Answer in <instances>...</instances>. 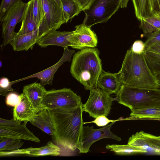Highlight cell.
Segmentation results:
<instances>
[{
	"label": "cell",
	"instance_id": "cb8c5ba5",
	"mask_svg": "<svg viewBox=\"0 0 160 160\" xmlns=\"http://www.w3.org/2000/svg\"><path fill=\"white\" fill-rule=\"evenodd\" d=\"M130 116L125 119L131 120H153L160 121V107H153L131 112Z\"/></svg>",
	"mask_w": 160,
	"mask_h": 160
},
{
	"label": "cell",
	"instance_id": "7402d4cb",
	"mask_svg": "<svg viewBox=\"0 0 160 160\" xmlns=\"http://www.w3.org/2000/svg\"><path fill=\"white\" fill-rule=\"evenodd\" d=\"M36 114L31 108L29 101L24 94L20 103L14 107L13 109V118L15 120L21 122H29Z\"/></svg>",
	"mask_w": 160,
	"mask_h": 160
},
{
	"label": "cell",
	"instance_id": "30bf717a",
	"mask_svg": "<svg viewBox=\"0 0 160 160\" xmlns=\"http://www.w3.org/2000/svg\"><path fill=\"white\" fill-rule=\"evenodd\" d=\"M27 6V2L20 0L1 21L3 47L9 44L12 41L15 32V27L22 21Z\"/></svg>",
	"mask_w": 160,
	"mask_h": 160
},
{
	"label": "cell",
	"instance_id": "74e56055",
	"mask_svg": "<svg viewBox=\"0 0 160 160\" xmlns=\"http://www.w3.org/2000/svg\"><path fill=\"white\" fill-rule=\"evenodd\" d=\"M79 5L82 11L87 9L92 0H74Z\"/></svg>",
	"mask_w": 160,
	"mask_h": 160
},
{
	"label": "cell",
	"instance_id": "8d00e7d4",
	"mask_svg": "<svg viewBox=\"0 0 160 160\" xmlns=\"http://www.w3.org/2000/svg\"><path fill=\"white\" fill-rule=\"evenodd\" d=\"M21 121L15 120L13 118L11 120L0 118V126L12 127L21 124Z\"/></svg>",
	"mask_w": 160,
	"mask_h": 160
},
{
	"label": "cell",
	"instance_id": "6da1fadb",
	"mask_svg": "<svg viewBox=\"0 0 160 160\" xmlns=\"http://www.w3.org/2000/svg\"><path fill=\"white\" fill-rule=\"evenodd\" d=\"M82 105L72 109H48L54 125L52 137L58 146L73 151L77 148L83 125Z\"/></svg>",
	"mask_w": 160,
	"mask_h": 160
},
{
	"label": "cell",
	"instance_id": "5b68a950",
	"mask_svg": "<svg viewBox=\"0 0 160 160\" xmlns=\"http://www.w3.org/2000/svg\"><path fill=\"white\" fill-rule=\"evenodd\" d=\"M121 0H92L83 11V23L90 28L96 24L106 22L120 8Z\"/></svg>",
	"mask_w": 160,
	"mask_h": 160
},
{
	"label": "cell",
	"instance_id": "4fadbf2b",
	"mask_svg": "<svg viewBox=\"0 0 160 160\" xmlns=\"http://www.w3.org/2000/svg\"><path fill=\"white\" fill-rule=\"evenodd\" d=\"M128 144L142 148L147 152L160 155V136H154L141 131L130 137Z\"/></svg>",
	"mask_w": 160,
	"mask_h": 160
},
{
	"label": "cell",
	"instance_id": "8992f818",
	"mask_svg": "<svg viewBox=\"0 0 160 160\" xmlns=\"http://www.w3.org/2000/svg\"><path fill=\"white\" fill-rule=\"evenodd\" d=\"M82 103L81 98L70 88H63L47 91L44 95L42 105L48 110L57 108H74Z\"/></svg>",
	"mask_w": 160,
	"mask_h": 160
},
{
	"label": "cell",
	"instance_id": "52a82bcc",
	"mask_svg": "<svg viewBox=\"0 0 160 160\" xmlns=\"http://www.w3.org/2000/svg\"><path fill=\"white\" fill-rule=\"evenodd\" d=\"M90 90L88 98L82 105L83 111L88 112L90 116L94 118L102 115L107 116L110 112L112 102L118 100L117 98H112L110 94L99 88Z\"/></svg>",
	"mask_w": 160,
	"mask_h": 160
},
{
	"label": "cell",
	"instance_id": "7bdbcfd3",
	"mask_svg": "<svg viewBox=\"0 0 160 160\" xmlns=\"http://www.w3.org/2000/svg\"><path fill=\"white\" fill-rule=\"evenodd\" d=\"M158 4L159 7V13H160V0H157Z\"/></svg>",
	"mask_w": 160,
	"mask_h": 160
},
{
	"label": "cell",
	"instance_id": "f1b7e54d",
	"mask_svg": "<svg viewBox=\"0 0 160 160\" xmlns=\"http://www.w3.org/2000/svg\"><path fill=\"white\" fill-rule=\"evenodd\" d=\"M24 142L21 140L0 137V151H12L19 149Z\"/></svg>",
	"mask_w": 160,
	"mask_h": 160
},
{
	"label": "cell",
	"instance_id": "1f68e13d",
	"mask_svg": "<svg viewBox=\"0 0 160 160\" xmlns=\"http://www.w3.org/2000/svg\"><path fill=\"white\" fill-rule=\"evenodd\" d=\"M23 96V93L20 95L13 92L9 93L6 96V103L8 106L14 107L20 103Z\"/></svg>",
	"mask_w": 160,
	"mask_h": 160
},
{
	"label": "cell",
	"instance_id": "603a6c76",
	"mask_svg": "<svg viewBox=\"0 0 160 160\" xmlns=\"http://www.w3.org/2000/svg\"><path fill=\"white\" fill-rule=\"evenodd\" d=\"M27 3L28 6L22 22L21 28L17 32L20 34L28 33L38 28L36 24L33 17V0H30Z\"/></svg>",
	"mask_w": 160,
	"mask_h": 160
},
{
	"label": "cell",
	"instance_id": "e575fe53",
	"mask_svg": "<svg viewBox=\"0 0 160 160\" xmlns=\"http://www.w3.org/2000/svg\"><path fill=\"white\" fill-rule=\"evenodd\" d=\"M117 121V120L109 119L106 117V116L102 115L97 117L92 121L88 122H83V124L89 123H94L99 127L104 126H106L110 122H115Z\"/></svg>",
	"mask_w": 160,
	"mask_h": 160
},
{
	"label": "cell",
	"instance_id": "8fae6325",
	"mask_svg": "<svg viewBox=\"0 0 160 160\" xmlns=\"http://www.w3.org/2000/svg\"><path fill=\"white\" fill-rule=\"evenodd\" d=\"M75 28L71 37L72 48L82 49L97 46V37L90 28L82 23L76 26Z\"/></svg>",
	"mask_w": 160,
	"mask_h": 160
},
{
	"label": "cell",
	"instance_id": "5bb4252c",
	"mask_svg": "<svg viewBox=\"0 0 160 160\" xmlns=\"http://www.w3.org/2000/svg\"><path fill=\"white\" fill-rule=\"evenodd\" d=\"M61 149L58 145L51 141L44 146L38 148H29L12 151H0L1 157L28 155L34 156H57L60 154Z\"/></svg>",
	"mask_w": 160,
	"mask_h": 160
},
{
	"label": "cell",
	"instance_id": "83f0119b",
	"mask_svg": "<svg viewBox=\"0 0 160 160\" xmlns=\"http://www.w3.org/2000/svg\"><path fill=\"white\" fill-rule=\"evenodd\" d=\"M144 55L147 64L156 76L160 74V54L149 51L146 49Z\"/></svg>",
	"mask_w": 160,
	"mask_h": 160
},
{
	"label": "cell",
	"instance_id": "f35d334b",
	"mask_svg": "<svg viewBox=\"0 0 160 160\" xmlns=\"http://www.w3.org/2000/svg\"><path fill=\"white\" fill-rule=\"evenodd\" d=\"M146 49L149 51L160 54V41L152 44Z\"/></svg>",
	"mask_w": 160,
	"mask_h": 160
},
{
	"label": "cell",
	"instance_id": "d590c367",
	"mask_svg": "<svg viewBox=\"0 0 160 160\" xmlns=\"http://www.w3.org/2000/svg\"><path fill=\"white\" fill-rule=\"evenodd\" d=\"M131 48L135 53H140L144 52L146 48L143 42L141 40H137L134 42Z\"/></svg>",
	"mask_w": 160,
	"mask_h": 160
},
{
	"label": "cell",
	"instance_id": "e0dca14e",
	"mask_svg": "<svg viewBox=\"0 0 160 160\" xmlns=\"http://www.w3.org/2000/svg\"><path fill=\"white\" fill-rule=\"evenodd\" d=\"M72 31H57L52 30L42 37L37 43L41 48L51 45L65 48L72 46Z\"/></svg>",
	"mask_w": 160,
	"mask_h": 160
},
{
	"label": "cell",
	"instance_id": "f546056e",
	"mask_svg": "<svg viewBox=\"0 0 160 160\" xmlns=\"http://www.w3.org/2000/svg\"><path fill=\"white\" fill-rule=\"evenodd\" d=\"M33 15L38 28L40 25L44 17V12L41 0H33Z\"/></svg>",
	"mask_w": 160,
	"mask_h": 160
},
{
	"label": "cell",
	"instance_id": "ffe728a7",
	"mask_svg": "<svg viewBox=\"0 0 160 160\" xmlns=\"http://www.w3.org/2000/svg\"><path fill=\"white\" fill-rule=\"evenodd\" d=\"M136 17L139 20L159 13L157 0H132Z\"/></svg>",
	"mask_w": 160,
	"mask_h": 160
},
{
	"label": "cell",
	"instance_id": "ac0fdd59",
	"mask_svg": "<svg viewBox=\"0 0 160 160\" xmlns=\"http://www.w3.org/2000/svg\"><path fill=\"white\" fill-rule=\"evenodd\" d=\"M42 36L40 34L38 28L33 31L23 34L15 32L9 44L14 51H27L32 49L33 46L37 43Z\"/></svg>",
	"mask_w": 160,
	"mask_h": 160
},
{
	"label": "cell",
	"instance_id": "7c38bea8",
	"mask_svg": "<svg viewBox=\"0 0 160 160\" xmlns=\"http://www.w3.org/2000/svg\"><path fill=\"white\" fill-rule=\"evenodd\" d=\"M75 51L69 49L68 47L64 48L62 56L57 62L51 67L40 72L26 77L11 82L12 84L14 83L32 78H37L40 81V84L43 86L46 85L52 84L54 75L58 68L66 62H70Z\"/></svg>",
	"mask_w": 160,
	"mask_h": 160
},
{
	"label": "cell",
	"instance_id": "4dcf8cb0",
	"mask_svg": "<svg viewBox=\"0 0 160 160\" xmlns=\"http://www.w3.org/2000/svg\"><path fill=\"white\" fill-rule=\"evenodd\" d=\"M20 0H2L0 7V20L1 22L8 12Z\"/></svg>",
	"mask_w": 160,
	"mask_h": 160
},
{
	"label": "cell",
	"instance_id": "ba28073f",
	"mask_svg": "<svg viewBox=\"0 0 160 160\" xmlns=\"http://www.w3.org/2000/svg\"><path fill=\"white\" fill-rule=\"evenodd\" d=\"M41 0L44 17L38 30L43 37L51 31L58 29L66 22L62 8L54 0Z\"/></svg>",
	"mask_w": 160,
	"mask_h": 160
},
{
	"label": "cell",
	"instance_id": "7a4b0ae2",
	"mask_svg": "<svg viewBox=\"0 0 160 160\" xmlns=\"http://www.w3.org/2000/svg\"><path fill=\"white\" fill-rule=\"evenodd\" d=\"M144 52L137 53L131 48L128 50L117 76L122 84L138 88L160 89L157 77L149 68Z\"/></svg>",
	"mask_w": 160,
	"mask_h": 160
},
{
	"label": "cell",
	"instance_id": "ee69618b",
	"mask_svg": "<svg viewBox=\"0 0 160 160\" xmlns=\"http://www.w3.org/2000/svg\"><path fill=\"white\" fill-rule=\"evenodd\" d=\"M0 67H1L2 66V62H1V61H0Z\"/></svg>",
	"mask_w": 160,
	"mask_h": 160
},
{
	"label": "cell",
	"instance_id": "d6a6232c",
	"mask_svg": "<svg viewBox=\"0 0 160 160\" xmlns=\"http://www.w3.org/2000/svg\"><path fill=\"white\" fill-rule=\"evenodd\" d=\"M12 85L7 78H1L0 80V95L6 96L8 92L13 91V89L11 87Z\"/></svg>",
	"mask_w": 160,
	"mask_h": 160
},
{
	"label": "cell",
	"instance_id": "b9f144b4",
	"mask_svg": "<svg viewBox=\"0 0 160 160\" xmlns=\"http://www.w3.org/2000/svg\"><path fill=\"white\" fill-rule=\"evenodd\" d=\"M160 88V74L156 76Z\"/></svg>",
	"mask_w": 160,
	"mask_h": 160
},
{
	"label": "cell",
	"instance_id": "3957f363",
	"mask_svg": "<svg viewBox=\"0 0 160 160\" xmlns=\"http://www.w3.org/2000/svg\"><path fill=\"white\" fill-rule=\"evenodd\" d=\"M102 71L99 51L97 48H87L73 55L71 73L86 89L97 88L98 79Z\"/></svg>",
	"mask_w": 160,
	"mask_h": 160
},
{
	"label": "cell",
	"instance_id": "836d02e7",
	"mask_svg": "<svg viewBox=\"0 0 160 160\" xmlns=\"http://www.w3.org/2000/svg\"><path fill=\"white\" fill-rule=\"evenodd\" d=\"M143 35L147 38L144 42L146 48L156 42L160 41V30L151 33L143 34Z\"/></svg>",
	"mask_w": 160,
	"mask_h": 160
},
{
	"label": "cell",
	"instance_id": "60d3db41",
	"mask_svg": "<svg viewBox=\"0 0 160 160\" xmlns=\"http://www.w3.org/2000/svg\"><path fill=\"white\" fill-rule=\"evenodd\" d=\"M57 3L58 5L61 8H62V3L61 0H54Z\"/></svg>",
	"mask_w": 160,
	"mask_h": 160
},
{
	"label": "cell",
	"instance_id": "484cf974",
	"mask_svg": "<svg viewBox=\"0 0 160 160\" xmlns=\"http://www.w3.org/2000/svg\"><path fill=\"white\" fill-rule=\"evenodd\" d=\"M106 148L118 155H125L147 152L144 149L127 144V145L108 144Z\"/></svg>",
	"mask_w": 160,
	"mask_h": 160
},
{
	"label": "cell",
	"instance_id": "9c48e42d",
	"mask_svg": "<svg viewBox=\"0 0 160 160\" xmlns=\"http://www.w3.org/2000/svg\"><path fill=\"white\" fill-rule=\"evenodd\" d=\"M115 122L98 129H94L92 126H83L81 131L77 148L79 153H86L90 151V148L95 142L101 139L110 138L120 141L121 139L111 131L112 126Z\"/></svg>",
	"mask_w": 160,
	"mask_h": 160
},
{
	"label": "cell",
	"instance_id": "d6986e66",
	"mask_svg": "<svg viewBox=\"0 0 160 160\" xmlns=\"http://www.w3.org/2000/svg\"><path fill=\"white\" fill-rule=\"evenodd\" d=\"M122 83L116 73H112L102 71L98 79L97 87L109 94H117Z\"/></svg>",
	"mask_w": 160,
	"mask_h": 160
},
{
	"label": "cell",
	"instance_id": "4316f807",
	"mask_svg": "<svg viewBox=\"0 0 160 160\" xmlns=\"http://www.w3.org/2000/svg\"><path fill=\"white\" fill-rule=\"evenodd\" d=\"M63 14L66 23L77 16L82 9L74 0H61Z\"/></svg>",
	"mask_w": 160,
	"mask_h": 160
},
{
	"label": "cell",
	"instance_id": "277c9868",
	"mask_svg": "<svg viewBox=\"0 0 160 160\" xmlns=\"http://www.w3.org/2000/svg\"><path fill=\"white\" fill-rule=\"evenodd\" d=\"M116 96L118 102L131 112L160 107V88H144L122 84Z\"/></svg>",
	"mask_w": 160,
	"mask_h": 160
},
{
	"label": "cell",
	"instance_id": "d4e9b609",
	"mask_svg": "<svg viewBox=\"0 0 160 160\" xmlns=\"http://www.w3.org/2000/svg\"><path fill=\"white\" fill-rule=\"evenodd\" d=\"M140 28L143 34H149L160 30V13H157L141 20Z\"/></svg>",
	"mask_w": 160,
	"mask_h": 160
},
{
	"label": "cell",
	"instance_id": "44dd1931",
	"mask_svg": "<svg viewBox=\"0 0 160 160\" xmlns=\"http://www.w3.org/2000/svg\"><path fill=\"white\" fill-rule=\"evenodd\" d=\"M29 122L45 133L52 137L53 136L54 125L48 109L45 108L41 110L36 113Z\"/></svg>",
	"mask_w": 160,
	"mask_h": 160
},
{
	"label": "cell",
	"instance_id": "2e32d148",
	"mask_svg": "<svg viewBox=\"0 0 160 160\" xmlns=\"http://www.w3.org/2000/svg\"><path fill=\"white\" fill-rule=\"evenodd\" d=\"M47 90L40 83L33 82L25 86L23 93L27 98L31 108L37 113L45 109L42 101Z\"/></svg>",
	"mask_w": 160,
	"mask_h": 160
},
{
	"label": "cell",
	"instance_id": "ab89813d",
	"mask_svg": "<svg viewBox=\"0 0 160 160\" xmlns=\"http://www.w3.org/2000/svg\"><path fill=\"white\" fill-rule=\"evenodd\" d=\"M129 0H121L120 8H126Z\"/></svg>",
	"mask_w": 160,
	"mask_h": 160
},
{
	"label": "cell",
	"instance_id": "9a60e30c",
	"mask_svg": "<svg viewBox=\"0 0 160 160\" xmlns=\"http://www.w3.org/2000/svg\"><path fill=\"white\" fill-rule=\"evenodd\" d=\"M28 121L22 124L12 127L0 126V137L13 138L39 142L40 139L27 127Z\"/></svg>",
	"mask_w": 160,
	"mask_h": 160
}]
</instances>
